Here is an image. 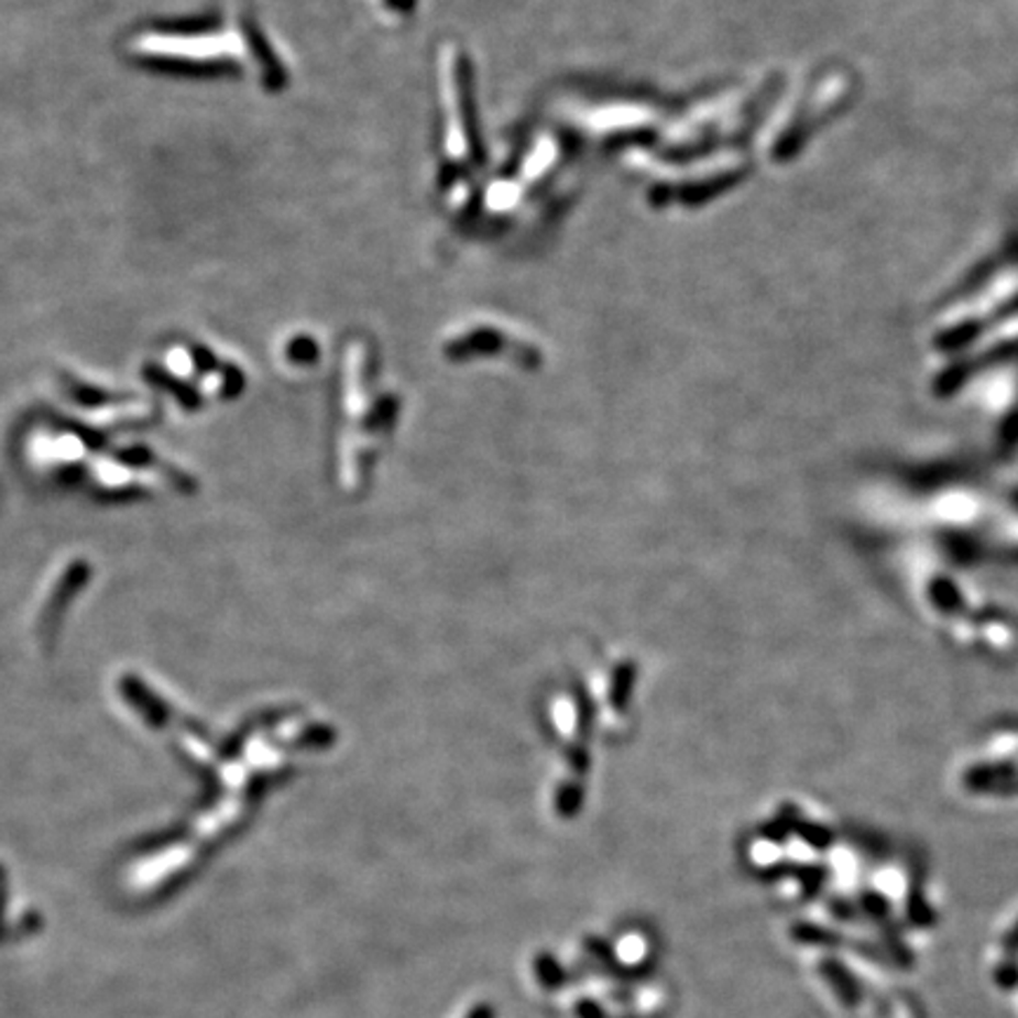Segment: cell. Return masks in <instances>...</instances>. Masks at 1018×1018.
I'll return each mask as SVG.
<instances>
[{
	"label": "cell",
	"instance_id": "obj_7",
	"mask_svg": "<svg viewBox=\"0 0 1018 1018\" xmlns=\"http://www.w3.org/2000/svg\"><path fill=\"white\" fill-rule=\"evenodd\" d=\"M995 983L1003 990H1016L1018 988V960L1016 957L1005 955V960L997 964Z\"/></svg>",
	"mask_w": 1018,
	"mask_h": 1018
},
{
	"label": "cell",
	"instance_id": "obj_5",
	"mask_svg": "<svg viewBox=\"0 0 1018 1018\" xmlns=\"http://www.w3.org/2000/svg\"><path fill=\"white\" fill-rule=\"evenodd\" d=\"M906 915H908L910 924L920 927V929H927V927L933 924V912H931L927 898H924V894L920 889H912V894L908 896Z\"/></svg>",
	"mask_w": 1018,
	"mask_h": 1018
},
{
	"label": "cell",
	"instance_id": "obj_1",
	"mask_svg": "<svg viewBox=\"0 0 1018 1018\" xmlns=\"http://www.w3.org/2000/svg\"><path fill=\"white\" fill-rule=\"evenodd\" d=\"M95 450L83 434L74 429L36 427L24 441V458L36 474L57 477L78 464H86Z\"/></svg>",
	"mask_w": 1018,
	"mask_h": 1018
},
{
	"label": "cell",
	"instance_id": "obj_10",
	"mask_svg": "<svg viewBox=\"0 0 1018 1018\" xmlns=\"http://www.w3.org/2000/svg\"><path fill=\"white\" fill-rule=\"evenodd\" d=\"M908 1005H910V1014H912V1018H927V1011L922 1009V1005L917 1003L915 997H910V999H908Z\"/></svg>",
	"mask_w": 1018,
	"mask_h": 1018
},
{
	"label": "cell",
	"instance_id": "obj_2",
	"mask_svg": "<svg viewBox=\"0 0 1018 1018\" xmlns=\"http://www.w3.org/2000/svg\"><path fill=\"white\" fill-rule=\"evenodd\" d=\"M818 972H821V976L828 981V986L834 990V995L840 997V1003L846 1009H856L863 1003V993H861L858 981L854 978V974H851L840 960L823 957L821 964H818Z\"/></svg>",
	"mask_w": 1018,
	"mask_h": 1018
},
{
	"label": "cell",
	"instance_id": "obj_4",
	"mask_svg": "<svg viewBox=\"0 0 1018 1018\" xmlns=\"http://www.w3.org/2000/svg\"><path fill=\"white\" fill-rule=\"evenodd\" d=\"M884 948H887V960L896 962L898 966H906V970H912L915 955L910 953V948L904 943L896 929H884Z\"/></svg>",
	"mask_w": 1018,
	"mask_h": 1018
},
{
	"label": "cell",
	"instance_id": "obj_3",
	"mask_svg": "<svg viewBox=\"0 0 1018 1018\" xmlns=\"http://www.w3.org/2000/svg\"><path fill=\"white\" fill-rule=\"evenodd\" d=\"M790 937L799 945H813V948H842L849 945V939H844L840 931L821 927V924H811V922H797L790 929Z\"/></svg>",
	"mask_w": 1018,
	"mask_h": 1018
},
{
	"label": "cell",
	"instance_id": "obj_9",
	"mask_svg": "<svg viewBox=\"0 0 1018 1018\" xmlns=\"http://www.w3.org/2000/svg\"><path fill=\"white\" fill-rule=\"evenodd\" d=\"M1003 950H1005V955L1018 957V922L1007 931V937L1003 939Z\"/></svg>",
	"mask_w": 1018,
	"mask_h": 1018
},
{
	"label": "cell",
	"instance_id": "obj_6",
	"mask_svg": "<svg viewBox=\"0 0 1018 1018\" xmlns=\"http://www.w3.org/2000/svg\"><path fill=\"white\" fill-rule=\"evenodd\" d=\"M861 908L865 910L867 917H873L875 922H884V917H889V912H891L889 900L884 898L882 894H877V891H865L861 896Z\"/></svg>",
	"mask_w": 1018,
	"mask_h": 1018
},
{
	"label": "cell",
	"instance_id": "obj_8",
	"mask_svg": "<svg viewBox=\"0 0 1018 1018\" xmlns=\"http://www.w3.org/2000/svg\"><path fill=\"white\" fill-rule=\"evenodd\" d=\"M830 912H832L834 917H838V920H842V922L856 920V915H858V912H856V906L846 904V900H842V898H832V900H830Z\"/></svg>",
	"mask_w": 1018,
	"mask_h": 1018
}]
</instances>
